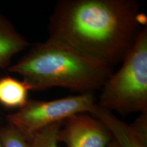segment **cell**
I'll list each match as a JSON object with an SVG mask.
<instances>
[{
	"mask_svg": "<svg viewBox=\"0 0 147 147\" xmlns=\"http://www.w3.org/2000/svg\"><path fill=\"white\" fill-rule=\"evenodd\" d=\"M146 18L134 0H61L48 25L49 38L113 67L136 41Z\"/></svg>",
	"mask_w": 147,
	"mask_h": 147,
	"instance_id": "1",
	"label": "cell"
},
{
	"mask_svg": "<svg viewBox=\"0 0 147 147\" xmlns=\"http://www.w3.org/2000/svg\"><path fill=\"white\" fill-rule=\"evenodd\" d=\"M29 45L14 25L0 14V69L8 68L12 58Z\"/></svg>",
	"mask_w": 147,
	"mask_h": 147,
	"instance_id": "7",
	"label": "cell"
},
{
	"mask_svg": "<svg viewBox=\"0 0 147 147\" xmlns=\"http://www.w3.org/2000/svg\"><path fill=\"white\" fill-rule=\"evenodd\" d=\"M8 70L20 75L30 91L62 87L78 94L101 89L113 73L112 66L49 37Z\"/></svg>",
	"mask_w": 147,
	"mask_h": 147,
	"instance_id": "2",
	"label": "cell"
},
{
	"mask_svg": "<svg viewBox=\"0 0 147 147\" xmlns=\"http://www.w3.org/2000/svg\"><path fill=\"white\" fill-rule=\"evenodd\" d=\"M63 123L58 140L67 147H108L113 140L105 125L91 115L77 114Z\"/></svg>",
	"mask_w": 147,
	"mask_h": 147,
	"instance_id": "5",
	"label": "cell"
},
{
	"mask_svg": "<svg viewBox=\"0 0 147 147\" xmlns=\"http://www.w3.org/2000/svg\"><path fill=\"white\" fill-rule=\"evenodd\" d=\"M90 115L105 125L119 147H147V113H141L130 125L117 118L113 112L97 104Z\"/></svg>",
	"mask_w": 147,
	"mask_h": 147,
	"instance_id": "6",
	"label": "cell"
},
{
	"mask_svg": "<svg viewBox=\"0 0 147 147\" xmlns=\"http://www.w3.org/2000/svg\"><path fill=\"white\" fill-rule=\"evenodd\" d=\"M0 140L3 147H29L27 138L10 125L0 129Z\"/></svg>",
	"mask_w": 147,
	"mask_h": 147,
	"instance_id": "10",
	"label": "cell"
},
{
	"mask_svg": "<svg viewBox=\"0 0 147 147\" xmlns=\"http://www.w3.org/2000/svg\"><path fill=\"white\" fill-rule=\"evenodd\" d=\"M108 147H119L118 145H117V143L115 142V141L114 140H112V142L110 143V144L108 145Z\"/></svg>",
	"mask_w": 147,
	"mask_h": 147,
	"instance_id": "11",
	"label": "cell"
},
{
	"mask_svg": "<svg viewBox=\"0 0 147 147\" xmlns=\"http://www.w3.org/2000/svg\"><path fill=\"white\" fill-rule=\"evenodd\" d=\"M0 147H3V145H2V143H1V140H0Z\"/></svg>",
	"mask_w": 147,
	"mask_h": 147,
	"instance_id": "12",
	"label": "cell"
},
{
	"mask_svg": "<svg viewBox=\"0 0 147 147\" xmlns=\"http://www.w3.org/2000/svg\"><path fill=\"white\" fill-rule=\"evenodd\" d=\"M102 87L97 105L121 115L147 113V27Z\"/></svg>",
	"mask_w": 147,
	"mask_h": 147,
	"instance_id": "3",
	"label": "cell"
},
{
	"mask_svg": "<svg viewBox=\"0 0 147 147\" xmlns=\"http://www.w3.org/2000/svg\"><path fill=\"white\" fill-rule=\"evenodd\" d=\"M62 123L51 125L27 138L29 147H59L58 132Z\"/></svg>",
	"mask_w": 147,
	"mask_h": 147,
	"instance_id": "9",
	"label": "cell"
},
{
	"mask_svg": "<svg viewBox=\"0 0 147 147\" xmlns=\"http://www.w3.org/2000/svg\"><path fill=\"white\" fill-rule=\"evenodd\" d=\"M92 93L70 95L57 100H28L25 106L8 115L9 125L26 138L51 125L63 123L71 116L90 113L96 104Z\"/></svg>",
	"mask_w": 147,
	"mask_h": 147,
	"instance_id": "4",
	"label": "cell"
},
{
	"mask_svg": "<svg viewBox=\"0 0 147 147\" xmlns=\"http://www.w3.org/2000/svg\"><path fill=\"white\" fill-rule=\"evenodd\" d=\"M29 87L23 80L10 76L0 78V105L8 109L21 108L28 101Z\"/></svg>",
	"mask_w": 147,
	"mask_h": 147,
	"instance_id": "8",
	"label": "cell"
}]
</instances>
